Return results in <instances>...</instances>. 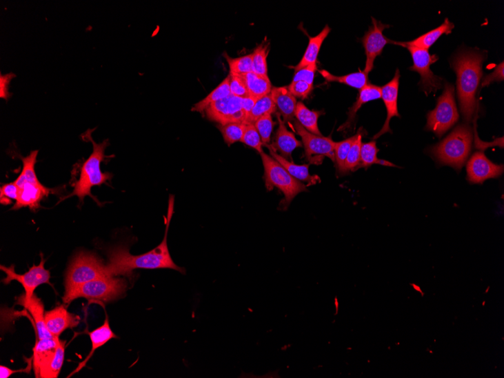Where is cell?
<instances>
[{
	"instance_id": "17",
	"label": "cell",
	"mask_w": 504,
	"mask_h": 378,
	"mask_svg": "<svg viewBox=\"0 0 504 378\" xmlns=\"http://www.w3.org/2000/svg\"><path fill=\"white\" fill-rule=\"evenodd\" d=\"M47 328L54 337L60 335L68 328H74L79 324L80 318L68 311L65 305L45 312Z\"/></svg>"
},
{
	"instance_id": "22",
	"label": "cell",
	"mask_w": 504,
	"mask_h": 378,
	"mask_svg": "<svg viewBox=\"0 0 504 378\" xmlns=\"http://www.w3.org/2000/svg\"><path fill=\"white\" fill-rule=\"evenodd\" d=\"M87 334L89 335L90 337L92 350L85 359L83 360L81 364H79V366L75 369V371L72 372L68 377H70L71 376H73L81 371V370L86 366L88 361H89L93 356L94 352L99 348H101L102 346L106 344L111 339H119L116 334L112 331L110 326L109 317L107 315L105 323H103L101 326L94 329L92 332H87Z\"/></svg>"
},
{
	"instance_id": "48",
	"label": "cell",
	"mask_w": 504,
	"mask_h": 378,
	"mask_svg": "<svg viewBox=\"0 0 504 378\" xmlns=\"http://www.w3.org/2000/svg\"><path fill=\"white\" fill-rule=\"evenodd\" d=\"M257 100V99L252 97V96L250 95L247 96V97L243 98V108L245 112L246 118L248 116L250 115Z\"/></svg>"
},
{
	"instance_id": "1",
	"label": "cell",
	"mask_w": 504,
	"mask_h": 378,
	"mask_svg": "<svg viewBox=\"0 0 504 378\" xmlns=\"http://www.w3.org/2000/svg\"><path fill=\"white\" fill-rule=\"evenodd\" d=\"M174 197L171 196L163 242L153 250L139 255H131L129 248L124 246L110 248L108 251V263L106 264L108 276L132 278L133 271L136 269H172L185 275V270L179 268L172 260L167 243L168 232L174 213Z\"/></svg>"
},
{
	"instance_id": "8",
	"label": "cell",
	"mask_w": 504,
	"mask_h": 378,
	"mask_svg": "<svg viewBox=\"0 0 504 378\" xmlns=\"http://www.w3.org/2000/svg\"><path fill=\"white\" fill-rule=\"evenodd\" d=\"M459 119L454 99V87L445 81L444 92L438 99L436 107L427 114L426 130L441 137L450 130Z\"/></svg>"
},
{
	"instance_id": "41",
	"label": "cell",
	"mask_w": 504,
	"mask_h": 378,
	"mask_svg": "<svg viewBox=\"0 0 504 378\" xmlns=\"http://www.w3.org/2000/svg\"><path fill=\"white\" fill-rule=\"evenodd\" d=\"M245 146H249L256 150L259 154L263 152V143L261 136L256 130L254 124H245L244 135L241 141Z\"/></svg>"
},
{
	"instance_id": "31",
	"label": "cell",
	"mask_w": 504,
	"mask_h": 378,
	"mask_svg": "<svg viewBox=\"0 0 504 378\" xmlns=\"http://www.w3.org/2000/svg\"><path fill=\"white\" fill-rule=\"evenodd\" d=\"M276 110V104L271 94L263 96L256 101L250 115L245 119V124H254L260 118L274 114Z\"/></svg>"
},
{
	"instance_id": "26",
	"label": "cell",
	"mask_w": 504,
	"mask_h": 378,
	"mask_svg": "<svg viewBox=\"0 0 504 378\" xmlns=\"http://www.w3.org/2000/svg\"><path fill=\"white\" fill-rule=\"evenodd\" d=\"M331 30L329 26H326L317 36L310 38L309 44L305 54H303L298 66L294 68L295 72L309 66L310 64L316 63L320 49H321L325 39L329 36Z\"/></svg>"
},
{
	"instance_id": "30",
	"label": "cell",
	"mask_w": 504,
	"mask_h": 378,
	"mask_svg": "<svg viewBox=\"0 0 504 378\" xmlns=\"http://www.w3.org/2000/svg\"><path fill=\"white\" fill-rule=\"evenodd\" d=\"M231 94L230 90V76L228 75L223 80L221 83L214 88V90L206 97L195 104L192 110L201 112H205L208 107L212 103L225 99Z\"/></svg>"
},
{
	"instance_id": "40",
	"label": "cell",
	"mask_w": 504,
	"mask_h": 378,
	"mask_svg": "<svg viewBox=\"0 0 504 378\" xmlns=\"http://www.w3.org/2000/svg\"><path fill=\"white\" fill-rule=\"evenodd\" d=\"M254 125L261 136L263 144L266 146H268L270 142L272 132H273L275 126L273 117L271 115L263 117L257 120Z\"/></svg>"
},
{
	"instance_id": "29",
	"label": "cell",
	"mask_w": 504,
	"mask_h": 378,
	"mask_svg": "<svg viewBox=\"0 0 504 378\" xmlns=\"http://www.w3.org/2000/svg\"><path fill=\"white\" fill-rule=\"evenodd\" d=\"M244 79L249 94L255 99H260L270 93L272 84L268 76H261L254 73L241 75Z\"/></svg>"
},
{
	"instance_id": "2",
	"label": "cell",
	"mask_w": 504,
	"mask_h": 378,
	"mask_svg": "<svg viewBox=\"0 0 504 378\" xmlns=\"http://www.w3.org/2000/svg\"><path fill=\"white\" fill-rule=\"evenodd\" d=\"M485 52L463 49L456 53L451 66L457 74L458 96L463 119L467 123L474 119L476 110V94L483 76Z\"/></svg>"
},
{
	"instance_id": "32",
	"label": "cell",
	"mask_w": 504,
	"mask_h": 378,
	"mask_svg": "<svg viewBox=\"0 0 504 378\" xmlns=\"http://www.w3.org/2000/svg\"><path fill=\"white\" fill-rule=\"evenodd\" d=\"M38 150L31 151L30 154L26 157H21L23 163V168L21 175L17 180L14 181L18 187H20L23 183H39L37 176L35 172V165Z\"/></svg>"
},
{
	"instance_id": "7",
	"label": "cell",
	"mask_w": 504,
	"mask_h": 378,
	"mask_svg": "<svg viewBox=\"0 0 504 378\" xmlns=\"http://www.w3.org/2000/svg\"><path fill=\"white\" fill-rule=\"evenodd\" d=\"M261 157L265 170V186L268 190L278 188L285 196L281 205L284 209L290 205L292 200L302 192L308 190V187L301 181L295 179L285 168L271 156L261 152Z\"/></svg>"
},
{
	"instance_id": "5",
	"label": "cell",
	"mask_w": 504,
	"mask_h": 378,
	"mask_svg": "<svg viewBox=\"0 0 504 378\" xmlns=\"http://www.w3.org/2000/svg\"><path fill=\"white\" fill-rule=\"evenodd\" d=\"M108 276L106 264L97 255L91 252H80L70 263L66 272L65 301L82 285L101 277Z\"/></svg>"
},
{
	"instance_id": "42",
	"label": "cell",
	"mask_w": 504,
	"mask_h": 378,
	"mask_svg": "<svg viewBox=\"0 0 504 378\" xmlns=\"http://www.w3.org/2000/svg\"><path fill=\"white\" fill-rule=\"evenodd\" d=\"M229 76L231 94L239 98H245L250 95L242 76L234 74H229Z\"/></svg>"
},
{
	"instance_id": "3",
	"label": "cell",
	"mask_w": 504,
	"mask_h": 378,
	"mask_svg": "<svg viewBox=\"0 0 504 378\" xmlns=\"http://www.w3.org/2000/svg\"><path fill=\"white\" fill-rule=\"evenodd\" d=\"M92 132L93 130H88L83 135V138L92 142V154L85 161L81 171H80L79 179L74 184V191L68 197L61 199V201L74 196L77 197L82 203L87 196L95 199L91 194L92 188L94 186H101L113 177L111 173L102 172L101 168V163L108 158L105 154V150L109 146V141L105 140L101 143H96L92 137Z\"/></svg>"
},
{
	"instance_id": "24",
	"label": "cell",
	"mask_w": 504,
	"mask_h": 378,
	"mask_svg": "<svg viewBox=\"0 0 504 378\" xmlns=\"http://www.w3.org/2000/svg\"><path fill=\"white\" fill-rule=\"evenodd\" d=\"M454 23L450 22L449 19H445L442 26L437 28L429 31L428 33L423 34L410 42H396L392 41V43L400 46H413L419 48V49L428 50L443 34H452L454 29Z\"/></svg>"
},
{
	"instance_id": "46",
	"label": "cell",
	"mask_w": 504,
	"mask_h": 378,
	"mask_svg": "<svg viewBox=\"0 0 504 378\" xmlns=\"http://www.w3.org/2000/svg\"><path fill=\"white\" fill-rule=\"evenodd\" d=\"M504 80V63L501 62L499 66L495 68L493 73L487 75L483 80L482 87L489 86L494 82H502Z\"/></svg>"
},
{
	"instance_id": "35",
	"label": "cell",
	"mask_w": 504,
	"mask_h": 378,
	"mask_svg": "<svg viewBox=\"0 0 504 378\" xmlns=\"http://www.w3.org/2000/svg\"><path fill=\"white\" fill-rule=\"evenodd\" d=\"M223 55H225V58L229 66L230 74L241 76L252 73V54L236 59L230 57L226 53Z\"/></svg>"
},
{
	"instance_id": "12",
	"label": "cell",
	"mask_w": 504,
	"mask_h": 378,
	"mask_svg": "<svg viewBox=\"0 0 504 378\" xmlns=\"http://www.w3.org/2000/svg\"><path fill=\"white\" fill-rule=\"evenodd\" d=\"M205 112L208 118L219 124L245 123L246 119L243 108V98L236 97L233 94L212 103Z\"/></svg>"
},
{
	"instance_id": "16",
	"label": "cell",
	"mask_w": 504,
	"mask_h": 378,
	"mask_svg": "<svg viewBox=\"0 0 504 378\" xmlns=\"http://www.w3.org/2000/svg\"><path fill=\"white\" fill-rule=\"evenodd\" d=\"M19 197L12 210H19L21 208H29L36 211L40 208V203L52 192V189L47 188L39 183H23L21 185Z\"/></svg>"
},
{
	"instance_id": "36",
	"label": "cell",
	"mask_w": 504,
	"mask_h": 378,
	"mask_svg": "<svg viewBox=\"0 0 504 378\" xmlns=\"http://www.w3.org/2000/svg\"><path fill=\"white\" fill-rule=\"evenodd\" d=\"M66 341H61L54 356L49 366L45 369L41 378H57L60 375L63 361H65Z\"/></svg>"
},
{
	"instance_id": "47",
	"label": "cell",
	"mask_w": 504,
	"mask_h": 378,
	"mask_svg": "<svg viewBox=\"0 0 504 378\" xmlns=\"http://www.w3.org/2000/svg\"><path fill=\"white\" fill-rule=\"evenodd\" d=\"M33 367V358L28 359V364L26 368L13 370L4 366H0V377L8 378L16 373H30Z\"/></svg>"
},
{
	"instance_id": "43",
	"label": "cell",
	"mask_w": 504,
	"mask_h": 378,
	"mask_svg": "<svg viewBox=\"0 0 504 378\" xmlns=\"http://www.w3.org/2000/svg\"><path fill=\"white\" fill-rule=\"evenodd\" d=\"M19 188L14 182L3 184L0 189V203L8 206L12 204V200H17Z\"/></svg>"
},
{
	"instance_id": "6",
	"label": "cell",
	"mask_w": 504,
	"mask_h": 378,
	"mask_svg": "<svg viewBox=\"0 0 504 378\" xmlns=\"http://www.w3.org/2000/svg\"><path fill=\"white\" fill-rule=\"evenodd\" d=\"M127 281L123 278L105 276L79 287L63 304L68 305L78 299H85L89 304H105L123 297L127 290Z\"/></svg>"
},
{
	"instance_id": "21",
	"label": "cell",
	"mask_w": 504,
	"mask_h": 378,
	"mask_svg": "<svg viewBox=\"0 0 504 378\" xmlns=\"http://www.w3.org/2000/svg\"><path fill=\"white\" fill-rule=\"evenodd\" d=\"M270 94L279 111V114L283 118L284 123L293 122L298 103L294 96L287 87L273 88Z\"/></svg>"
},
{
	"instance_id": "25",
	"label": "cell",
	"mask_w": 504,
	"mask_h": 378,
	"mask_svg": "<svg viewBox=\"0 0 504 378\" xmlns=\"http://www.w3.org/2000/svg\"><path fill=\"white\" fill-rule=\"evenodd\" d=\"M268 148L270 156L281 164L295 179L308 182L310 185L316 184L319 181V177L310 174L309 165H296L293 162H290V161L276 154L270 148Z\"/></svg>"
},
{
	"instance_id": "27",
	"label": "cell",
	"mask_w": 504,
	"mask_h": 378,
	"mask_svg": "<svg viewBox=\"0 0 504 378\" xmlns=\"http://www.w3.org/2000/svg\"><path fill=\"white\" fill-rule=\"evenodd\" d=\"M323 115L324 112L322 111L310 110L301 101L298 102L294 112L295 118L306 130L319 136L323 135L319 131L318 119Z\"/></svg>"
},
{
	"instance_id": "28",
	"label": "cell",
	"mask_w": 504,
	"mask_h": 378,
	"mask_svg": "<svg viewBox=\"0 0 504 378\" xmlns=\"http://www.w3.org/2000/svg\"><path fill=\"white\" fill-rule=\"evenodd\" d=\"M318 71L327 82L345 84L352 88H358L359 90L369 84V74L365 73L364 71H359L357 73L341 77L334 76L325 70H319Z\"/></svg>"
},
{
	"instance_id": "34",
	"label": "cell",
	"mask_w": 504,
	"mask_h": 378,
	"mask_svg": "<svg viewBox=\"0 0 504 378\" xmlns=\"http://www.w3.org/2000/svg\"><path fill=\"white\" fill-rule=\"evenodd\" d=\"M218 128L223 135V140L228 146H230L236 142H241L245 124L243 123H229L218 124Z\"/></svg>"
},
{
	"instance_id": "20",
	"label": "cell",
	"mask_w": 504,
	"mask_h": 378,
	"mask_svg": "<svg viewBox=\"0 0 504 378\" xmlns=\"http://www.w3.org/2000/svg\"><path fill=\"white\" fill-rule=\"evenodd\" d=\"M59 337L38 340L34 348L33 368L36 377H41L45 369L50 364L56 350L61 343Z\"/></svg>"
},
{
	"instance_id": "18",
	"label": "cell",
	"mask_w": 504,
	"mask_h": 378,
	"mask_svg": "<svg viewBox=\"0 0 504 378\" xmlns=\"http://www.w3.org/2000/svg\"><path fill=\"white\" fill-rule=\"evenodd\" d=\"M277 119L279 127L275 135L274 141L272 146H267L270 148L279 155L286 159H292V152L298 148H301L303 144L300 142L288 128L281 118V116L277 112Z\"/></svg>"
},
{
	"instance_id": "15",
	"label": "cell",
	"mask_w": 504,
	"mask_h": 378,
	"mask_svg": "<svg viewBox=\"0 0 504 378\" xmlns=\"http://www.w3.org/2000/svg\"><path fill=\"white\" fill-rule=\"evenodd\" d=\"M399 79L400 72L399 70L397 69L393 79H392L391 81L385 86L381 87V99L383 102H385L387 115L385 125L382 127L381 130L373 137L374 141L379 139L380 137L385 133H392L391 128L390 127L391 119L395 117L399 118L401 117L398 111Z\"/></svg>"
},
{
	"instance_id": "37",
	"label": "cell",
	"mask_w": 504,
	"mask_h": 378,
	"mask_svg": "<svg viewBox=\"0 0 504 378\" xmlns=\"http://www.w3.org/2000/svg\"><path fill=\"white\" fill-rule=\"evenodd\" d=\"M362 139L363 134L359 132L356 140L352 144L349 151L345 167H343V175L357 170V168L360 163V156H361Z\"/></svg>"
},
{
	"instance_id": "10",
	"label": "cell",
	"mask_w": 504,
	"mask_h": 378,
	"mask_svg": "<svg viewBox=\"0 0 504 378\" xmlns=\"http://www.w3.org/2000/svg\"><path fill=\"white\" fill-rule=\"evenodd\" d=\"M45 261L43 255L41 254V262L38 266L34 264L25 275L16 273L14 265H12L10 268L1 265L0 269L6 275V277L2 281L6 285H9L12 281H19L25 288L26 294L23 295V297L26 299H30L34 296L36 289L39 286L43 284L50 285L51 273L50 270L45 268Z\"/></svg>"
},
{
	"instance_id": "19",
	"label": "cell",
	"mask_w": 504,
	"mask_h": 378,
	"mask_svg": "<svg viewBox=\"0 0 504 378\" xmlns=\"http://www.w3.org/2000/svg\"><path fill=\"white\" fill-rule=\"evenodd\" d=\"M17 304L23 306L29 311L32 318L34 319L35 326L37 328L38 340L44 339H52L54 336L50 333L49 329L47 328L45 319L44 304L41 299L34 295L30 299H26L23 295L16 297Z\"/></svg>"
},
{
	"instance_id": "14",
	"label": "cell",
	"mask_w": 504,
	"mask_h": 378,
	"mask_svg": "<svg viewBox=\"0 0 504 378\" xmlns=\"http://www.w3.org/2000/svg\"><path fill=\"white\" fill-rule=\"evenodd\" d=\"M503 165L494 164L483 152H476L467 163V180L472 183H483L491 179H497L503 173Z\"/></svg>"
},
{
	"instance_id": "39",
	"label": "cell",
	"mask_w": 504,
	"mask_h": 378,
	"mask_svg": "<svg viewBox=\"0 0 504 378\" xmlns=\"http://www.w3.org/2000/svg\"><path fill=\"white\" fill-rule=\"evenodd\" d=\"M357 137V134L351 138L343 140L341 142H336L334 148V163L336 168L339 173L343 175V167L352 144L354 142Z\"/></svg>"
},
{
	"instance_id": "45",
	"label": "cell",
	"mask_w": 504,
	"mask_h": 378,
	"mask_svg": "<svg viewBox=\"0 0 504 378\" xmlns=\"http://www.w3.org/2000/svg\"><path fill=\"white\" fill-rule=\"evenodd\" d=\"M316 70L317 66L316 63L310 64V66L303 68L299 71H296L292 82L305 81L314 86L315 73Z\"/></svg>"
},
{
	"instance_id": "4",
	"label": "cell",
	"mask_w": 504,
	"mask_h": 378,
	"mask_svg": "<svg viewBox=\"0 0 504 378\" xmlns=\"http://www.w3.org/2000/svg\"><path fill=\"white\" fill-rule=\"evenodd\" d=\"M473 132L467 125H460L441 142L430 149L440 165L450 166L460 172L470 154Z\"/></svg>"
},
{
	"instance_id": "44",
	"label": "cell",
	"mask_w": 504,
	"mask_h": 378,
	"mask_svg": "<svg viewBox=\"0 0 504 378\" xmlns=\"http://www.w3.org/2000/svg\"><path fill=\"white\" fill-rule=\"evenodd\" d=\"M288 90L294 96L295 98L305 99L314 90V86L305 81L292 82L287 86Z\"/></svg>"
},
{
	"instance_id": "13",
	"label": "cell",
	"mask_w": 504,
	"mask_h": 378,
	"mask_svg": "<svg viewBox=\"0 0 504 378\" xmlns=\"http://www.w3.org/2000/svg\"><path fill=\"white\" fill-rule=\"evenodd\" d=\"M372 26L370 28L362 38V43L365 48L366 62L365 73L369 74L374 69V63L376 58L381 55L383 49L392 40L383 36V31L389 28L390 26L383 25L381 21L372 18Z\"/></svg>"
},
{
	"instance_id": "23",
	"label": "cell",
	"mask_w": 504,
	"mask_h": 378,
	"mask_svg": "<svg viewBox=\"0 0 504 378\" xmlns=\"http://www.w3.org/2000/svg\"><path fill=\"white\" fill-rule=\"evenodd\" d=\"M381 99V88L379 86L372 84H367L360 90L359 97L354 106L349 108L347 119L345 124L342 125L339 131L349 130L355 122L357 112L364 106L365 103Z\"/></svg>"
},
{
	"instance_id": "33",
	"label": "cell",
	"mask_w": 504,
	"mask_h": 378,
	"mask_svg": "<svg viewBox=\"0 0 504 378\" xmlns=\"http://www.w3.org/2000/svg\"><path fill=\"white\" fill-rule=\"evenodd\" d=\"M269 50V43L265 42L256 47L252 54L253 73L261 76H268L267 59Z\"/></svg>"
},
{
	"instance_id": "9",
	"label": "cell",
	"mask_w": 504,
	"mask_h": 378,
	"mask_svg": "<svg viewBox=\"0 0 504 378\" xmlns=\"http://www.w3.org/2000/svg\"><path fill=\"white\" fill-rule=\"evenodd\" d=\"M410 52L413 59V66L410 70L418 72L421 75L419 86L427 95L436 93L441 90L445 80L436 76L430 70V66L439 60L436 54L431 55L428 50L419 49L413 46H405Z\"/></svg>"
},
{
	"instance_id": "38",
	"label": "cell",
	"mask_w": 504,
	"mask_h": 378,
	"mask_svg": "<svg viewBox=\"0 0 504 378\" xmlns=\"http://www.w3.org/2000/svg\"><path fill=\"white\" fill-rule=\"evenodd\" d=\"M379 149L375 141L362 144L361 156H360V163L357 170L360 168H369L373 164H379L381 159L378 158Z\"/></svg>"
},
{
	"instance_id": "11",
	"label": "cell",
	"mask_w": 504,
	"mask_h": 378,
	"mask_svg": "<svg viewBox=\"0 0 504 378\" xmlns=\"http://www.w3.org/2000/svg\"><path fill=\"white\" fill-rule=\"evenodd\" d=\"M294 130L301 136L305 155L311 163H322L324 157L330 158L334 163L336 142L330 137H324L309 132L298 120H294Z\"/></svg>"
}]
</instances>
